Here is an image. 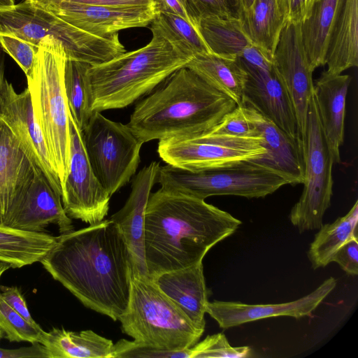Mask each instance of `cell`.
<instances>
[{
	"instance_id": "obj_25",
	"label": "cell",
	"mask_w": 358,
	"mask_h": 358,
	"mask_svg": "<svg viewBox=\"0 0 358 358\" xmlns=\"http://www.w3.org/2000/svg\"><path fill=\"white\" fill-rule=\"evenodd\" d=\"M213 88L232 99L237 106L243 99L247 72L240 59H231L212 52L199 54L186 65Z\"/></svg>"
},
{
	"instance_id": "obj_50",
	"label": "cell",
	"mask_w": 358,
	"mask_h": 358,
	"mask_svg": "<svg viewBox=\"0 0 358 358\" xmlns=\"http://www.w3.org/2000/svg\"><path fill=\"white\" fill-rule=\"evenodd\" d=\"M10 267L9 264L0 261V278L2 274Z\"/></svg>"
},
{
	"instance_id": "obj_44",
	"label": "cell",
	"mask_w": 358,
	"mask_h": 358,
	"mask_svg": "<svg viewBox=\"0 0 358 358\" xmlns=\"http://www.w3.org/2000/svg\"><path fill=\"white\" fill-rule=\"evenodd\" d=\"M31 2L64 1L77 4L95 6H145L154 5V0H29Z\"/></svg>"
},
{
	"instance_id": "obj_9",
	"label": "cell",
	"mask_w": 358,
	"mask_h": 358,
	"mask_svg": "<svg viewBox=\"0 0 358 358\" xmlns=\"http://www.w3.org/2000/svg\"><path fill=\"white\" fill-rule=\"evenodd\" d=\"M82 131L92 171L111 196L135 175L143 143L127 124L110 120L97 111Z\"/></svg>"
},
{
	"instance_id": "obj_23",
	"label": "cell",
	"mask_w": 358,
	"mask_h": 358,
	"mask_svg": "<svg viewBox=\"0 0 358 358\" xmlns=\"http://www.w3.org/2000/svg\"><path fill=\"white\" fill-rule=\"evenodd\" d=\"M36 167L18 140L0 119V205L1 215L27 190Z\"/></svg>"
},
{
	"instance_id": "obj_48",
	"label": "cell",
	"mask_w": 358,
	"mask_h": 358,
	"mask_svg": "<svg viewBox=\"0 0 358 358\" xmlns=\"http://www.w3.org/2000/svg\"><path fill=\"white\" fill-rule=\"evenodd\" d=\"M15 0H0V10L6 9L14 6Z\"/></svg>"
},
{
	"instance_id": "obj_26",
	"label": "cell",
	"mask_w": 358,
	"mask_h": 358,
	"mask_svg": "<svg viewBox=\"0 0 358 358\" xmlns=\"http://www.w3.org/2000/svg\"><path fill=\"white\" fill-rule=\"evenodd\" d=\"M41 344L48 350L49 358H113V341L92 330L66 331L53 328L43 331Z\"/></svg>"
},
{
	"instance_id": "obj_49",
	"label": "cell",
	"mask_w": 358,
	"mask_h": 358,
	"mask_svg": "<svg viewBox=\"0 0 358 358\" xmlns=\"http://www.w3.org/2000/svg\"><path fill=\"white\" fill-rule=\"evenodd\" d=\"M255 0H241V11H245L250 9Z\"/></svg>"
},
{
	"instance_id": "obj_51",
	"label": "cell",
	"mask_w": 358,
	"mask_h": 358,
	"mask_svg": "<svg viewBox=\"0 0 358 358\" xmlns=\"http://www.w3.org/2000/svg\"><path fill=\"white\" fill-rule=\"evenodd\" d=\"M3 331L0 329V340L1 339V338L3 337Z\"/></svg>"
},
{
	"instance_id": "obj_42",
	"label": "cell",
	"mask_w": 358,
	"mask_h": 358,
	"mask_svg": "<svg viewBox=\"0 0 358 358\" xmlns=\"http://www.w3.org/2000/svg\"><path fill=\"white\" fill-rule=\"evenodd\" d=\"M1 295L4 301L31 324L39 327L31 316L26 301L17 287L0 286Z\"/></svg>"
},
{
	"instance_id": "obj_12",
	"label": "cell",
	"mask_w": 358,
	"mask_h": 358,
	"mask_svg": "<svg viewBox=\"0 0 358 358\" xmlns=\"http://www.w3.org/2000/svg\"><path fill=\"white\" fill-rule=\"evenodd\" d=\"M71 156L62 190V201L70 218L93 224L102 221L109 210L110 196L92 171L85 149L83 131L69 115Z\"/></svg>"
},
{
	"instance_id": "obj_34",
	"label": "cell",
	"mask_w": 358,
	"mask_h": 358,
	"mask_svg": "<svg viewBox=\"0 0 358 358\" xmlns=\"http://www.w3.org/2000/svg\"><path fill=\"white\" fill-rule=\"evenodd\" d=\"M0 329L10 342L40 343L43 330L31 324L13 309L0 293Z\"/></svg>"
},
{
	"instance_id": "obj_36",
	"label": "cell",
	"mask_w": 358,
	"mask_h": 358,
	"mask_svg": "<svg viewBox=\"0 0 358 358\" xmlns=\"http://www.w3.org/2000/svg\"><path fill=\"white\" fill-rule=\"evenodd\" d=\"M0 45L20 66L26 76L33 70L38 47L8 34H0Z\"/></svg>"
},
{
	"instance_id": "obj_22",
	"label": "cell",
	"mask_w": 358,
	"mask_h": 358,
	"mask_svg": "<svg viewBox=\"0 0 358 358\" xmlns=\"http://www.w3.org/2000/svg\"><path fill=\"white\" fill-rule=\"evenodd\" d=\"M152 279L198 328L205 329L204 315L209 291L206 285L202 262L164 272Z\"/></svg>"
},
{
	"instance_id": "obj_33",
	"label": "cell",
	"mask_w": 358,
	"mask_h": 358,
	"mask_svg": "<svg viewBox=\"0 0 358 358\" xmlns=\"http://www.w3.org/2000/svg\"><path fill=\"white\" fill-rule=\"evenodd\" d=\"M150 25L151 31H157L191 59L199 54L210 52L197 28L180 16L159 13Z\"/></svg>"
},
{
	"instance_id": "obj_27",
	"label": "cell",
	"mask_w": 358,
	"mask_h": 358,
	"mask_svg": "<svg viewBox=\"0 0 358 358\" xmlns=\"http://www.w3.org/2000/svg\"><path fill=\"white\" fill-rule=\"evenodd\" d=\"M244 35L254 45L273 57L285 20L275 0H255L238 19Z\"/></svg>"
},
{
	"instance_id": "obj_14",
	"label": "cell",
	"mask_w": 358,
	"mask_h": 358,
	"mask_svg": "<svg viewBox=\"0 0 358 358\" xmlns=\"http://www.w3.org/2000/svg\"><path fill=\"white\" fill-rule=\"evenodd\" d=\"M273 67L290 97L303 143L314 83L313 71L303 46L301 24H286L283 27L273 54Z\"/></svg>"
},
{
	"instance_id": "obj_4",
	"label": "cell",
	"mask_w": 358,
	"mask_h": 358,
	"mask_svg": "<svg viewBox=\"0 0 358 358\" xmlns=\"http://www.w3.org/2000/svg\"><path fill=\"white\" fill-rule=\"evenodd\" d=\"M145 47L90 66L92 112L129 106L191 60L157 31Z\"/></svg>"
},
{
	"instance_id": "obj_39",
	"label": "cell",
	"mask_w": 358,
	"mask_h": 358,
	"mask_svg": "<svg viewBox=\"0 0 358 358\" xmlns=\"http://www.w3.org/2000/svg\"><path fill=\"white\" fill-rule=\"evenodd\" d=\"M319 0H275L286 24H301L310 15L313 6Z\"/></svg>"
},
{
	"instance_id": "obj_1",
	"label": "cell",
	"mask_w": 358,
	"mask_h": 358,
	"mask_svg": "<svg viewBox=\"0 0 358 358\" xmlns=\"http://www.w3.org/2000/svg\"><path fill=\"white\" fill-rule=\"evenodd\" d=\"M40 262L85 306L114 321L126 310L132 275L131 257L110 219L57 236Z\"/></svg>"
},
{
	"instance_id": "obj_40",
	"label": "cell",
	"mask_w": 358,
	"mask_h": 358,
	"mask_svg": "<svg viewBox=\"0 0 358 358\" xmlns=\"http://www.w3.org/2000/svg\"><path fill=\"white\" fill-rule=\"evenodd\" d=\"M184 2L191 22L196 28L205 18H227L215 0H184Z\"/></svg>"
},
{
	"instance_id": "obj_41",
	"label": "cell",
	"mask_w": 358,
	"mask_h": 358,
	"mask_svg": "<svg viewBox=\"0 0 358 358\" xmlns=\"http://www.w3.org/2000/svg\"><path fill=\"white\" fill-rule=\"evenodd\" d=\"M332 262L337 263L349 275L358 274V238L354 237L341 246Z\"/></svg>"
},
{
	"instance_id": "obj_7",
	"label": "cell",
	"mask_w": 358,
	"mask_h": 358,
	"mask_svg": "<svg viewBox=\"0 0 358 358\" xmlns=\"http://www.w3.org/2000/svg\"><path fill=\"white\" fill-rule=\"evenodd\" d=\"M0 34L20 38L33 45L52 38L64 49L66 59L99 64L125 52L118 33L101 36L62 20L28 0L0 10Z\"/></svg>"
},
{
	"instance_id": "obj_30",
	"label": "cell",
	"mask_w": 358,
	"mask_h": 358,
	"mask_svg": "<svg viewBox=\"0 0 358 358\" xmlns=\"http://www.w3.org/2000/svg\"><path fill=\"white\" fill-rule=\"evenodd\" d=\"M343 0H319L310 17L301 24L305 51L314 71L325 65V55L330 31Z\"/></svg>"
},
{
	"instance_id": "obj_2",
	"label": "cell",
	"mask_w": 358,
	"mask_h": 358,
	"mask_svg": "<svg viewBox=\"0 0 358 358\" xmlns=\"http://www.w3.org/2000/svg\"><path fill=\"white\" fill-rule=\"evenodd\" d=\"M241 224L205 200L160 188L150 194L145 213L148 276L152 278L202 262L208 250Z\"/></svg>"
},
{
	"instance_id": "obj_47",
	"label": "cell",
	"mask_w": 358,
	"mask_h": 358,
	"mask_svg": "<svg viewBox=\"0 0 358 358\" xmlns=\"http://www.w3.org/2000/svg\"><path fill=\"white\" fill-rule=\"evenodd\" d=\"M5 65H4V57L3 55V50L0 45V90L2 83L5 78Z\"/></svg>"
},
{
	"instance_id": "obj_46",
	"label": "cell",
	"mask_w": 358,
	"mask_h": 358,
	"mask_svg": "<svg viewBox=\"0 0 358 358\" xmlns=\"http://www.w3.org/2000/svg\"><path fill=\"white\" fill-rule=\"evenodd\" d=\"M227 18L238 20L241 13V0H215Z\"/></svg>"
},
{
	"instance_id": "obj_16",
	"label": "cell",
	"mask_w": 358,
	"mask_h": 358,
	"mask_svg": "<svg viewBox=\"0 0 358 358\" xmlns=\"http://www.w3.org/2000/svg\"><path fill=\"white\" fill-rule=\"evenodd\" d=\"M0 222L22 231L44 232L50 224H57L61 234L73 230L61 195L37 169L26 192L1 215Z\"/></svg>"
},
{
	"instance_id": "obj_45",
	"label": "cell",
	"mask_w": 358,
	"mask_h": 358,
	"mask_svg": "<svg viewBox=\"0 0 358 358\" xmlns=\"http://www.w3.org/2000/svg\"><path fill=\"white\" fill-rule=\"evenodd\" d=\"M154 3L157 13H164L176 15L192 23L187 13L184 0H154Z\"/></svg>"
},
{
	"instance_id": "obj_3",
	"label": "cell",
	"mask_w": 358,
	"mask_h": 358,
	"mask_svg": "<svg viewBox=\"0 0 358 358\" xmlns=\"http://www.w3.org/2000/svg\"><path fill=\"white\" fill-rule=\"evenodd\" d=\"M236 106L184 66L136 104L127 125L143 143L189 140L210 131Z\"/></svg>"
},
{
	"instance_id": "obj_35",
	"label": "cell",
	"mask_w": 358,
	"mask_h": 358,
	"mask_svg": "<svg viewBox=\"0 0 358 358\" xmlns=\"http://www.w3.org/2000/svg\"><path fill=\"white\" fill-rule=\"evenodd\" d=\"M190 349L191 358H243L251 354L248 346H231L222 333L208 335Z\"/></svg>"
},
{
	"instance_id": "obj_8",
	"label": "cell",
	"mask_w": 358,
	"mask_h": 358,
	"mask_svg": "<svg viewBox=\"0 0 358 358\" xmlns=\"http://www.w3.org/2000/svg\"><path fill=\"white\" fill-rule=\"evenodd\" d=\"M157 182L164 190L203 200L220 195L262 198L292 185L279 171L255 160L199 171L167 164L160 166Z\"/></svg>"
},
{
	"instance_id": "obj_17",
	"label": "cell",
	"mask_w": 358,
	"mask_h": 358,
	"mask_svg": "<svg viewBox=\"0 0 358 358\" xmlns=\"http://www.w3.org/2000/svg\"><path fill=\"white\" fill-rule=\"evenodd\" d=\"M336 280L330 277L315 290L293 301L273 304H248L238 301L208 302L206 313L224 329L247 322L278 316H309L334 289Z\"/></svg>"
},
{
	"instance_id": "obj_5",
	"label": "cell",
	"mask_w": 358,
	"mask_h": 358,
	"mask_svg": "<svg viewBox=\"0 0 358 358\" xmlns=\"http://www.w3.org/2000/svg\"><path fill=\"white\" fill-rule=\"evenodd\" d=\"M66 55L52 38L41 41L31 73L26 76L35 118L45 140L62 190L69 169V109L64 91Z\"/></svg>"
},
{
	"instance_id": "obj_21",
	"label": "cell",
	"mask_w": 358,
	"mask_h": 358,
	"mask_svg": "<svg viewBox=\"0 0 358 358\" xmlns=\"http://www.w3.org/2000/svg\"><path fill=\"white\" fill-rule=\"evenodd\" d=\"M351 82L349 75L322 73L314 85V95L321 127L334 164L341 162L343 143L345 101Z\"/></svg>"
},
{
	"instance_id": "obj_32",
	"label": "cell",
	"mask_w": 358,
	"mask_h": 358,
	"mask_svg": "<svg viewBox=\"0 0 358 358\" xmlns=\"http://www.w3.org/2000/svg\"><path fill=\"white\" fill-rule=\"evenodd\" d=\"M90 64L66 59L64 68V91L70 114L83 131L93 112L89 82Z\"/></svg>"
},
{
	"instance_id": "obj_15",
	"label": "cell",
	"mask_w": 358,
	"mask_h": 358,
	"mask_svg": "<svg viewBox=\"0 0 358 358\" xmlns=\"http://www.w3.org/2000/svg\"><path fill=\"white\" fill-rule=\"evenodd\" d=\"M31 3L76 27L101 36L118 33L125 29L147 27L157 14L155 4L120 6L85 5L64 1H41Z\"/></svg>"
},
{
	"instance_id": "obj_13",
	"label": "cell",
	"mask_w": 358,
	"mask_h": 358,
	"mask_svg": "<svg viewBox=\"0 0 358 358\" xmlns=\"http://www.w3.org/2000/svg\"><path fill=\"white\" fill-rule=\"evenodd\" d=\"M0 119L14 134L22 149L62 196V187L45 140L35 118L29 89L17 93L5 78L0 90Z\"/></svg>"
},
{
	"instance_id": "obj_11",
	"label": "cell",
	"mask_w": 358,
	"mask_h": 358,
	"mask_svg": "<svg viewBox=\"0 0 358 358\" xmlns=\"http://www.w3.org/2000/svg\"><path fill=\"white\" fill-rule=\"evenodd\" d=\"M157 153L167 164L190 171L257 160L266 153L262 137L208 132L189 140L159 141Z\"/></svg>"
},
{
	"instance_id": "obj_52",
	"label": "cell",
	"mask_w": 358,
	"mask_h": 358,
	"mask_svg": "<svg viewBox=\"0 0 358 358\" xmlns=\"http://www.w3.org/2000/svg\"><path fill=\"white\" fill-rule=\"evenodd\" d=\"M1 205H0V221H1Z\"/></svg>"
},
{
	"instance_id": "obj_6",
	"label": "cell",
	"mask_w": 358,
	"mask_h": 358,
	"mask_svg": "<svg viewBox=\"0 0 358 358\" xmlns=\"http://www.w3.org/2000/svg\"><path fill=\"white\" fill-rule=\"evenodd\" d=\"M118 320L137 343L159 350L191 348L204 331L147 275H131L128 305Z\"/></svg>"
},
{
	"instance_id": "obj_18",
	"label": "cell",
	"mask_w": 358,
	"mask_h": 358,
	"mask_svg": "<svg viewBox=\"0 0 358 358\" xmlns=\"http://www.w3.org/2000/svg\"><path fill=\"white\" fill-rule=\"evenodd\" d=\"M160 165L152 162L133 177L131 191L124 206L110 220L118 228L129 250L132 275H147L145 259V213L147 203L157 182Z\"/></svg>"
},
{
	"instance_id": "obj_20",
	"label": "cell",
	"mask_w": 358,
	"mask_h": 358,
	"mask_svg": "<svg viewBox=\"0 0 358 358\" xmlns=\"http://www.w3.org/2000/svg\"><path fill=\"white\" fill-rule=\"evenodd\" d=\"M247 118L254 124L263 138L266 153L255 160L269 166L286 177L292 185L304 180V149L301 138L291 136L250 104L242 102Z\"/></svg>"
},
{
	"instance_id": "obj_28",
	"label": "cell",
	"mask_w": 358,
	"mask_h": 358,
	"mask_svg": "<svg viewBox=\"0 0 358 358\" xmlns=\"http://www.w3.org/2000/svg\"><path fill=\"white\" fill-rule=\"evenodd\" d=\"M56 239L45 232L22 231L0 222V261L14 268L40 262Z\"/></svg>"
},
{
	"instance_id": "obj_10",
	"label": "cell",
	"mask_w": 358,
	"mask_h": 358,
	"mask_svg": "<svg viewBox=\"0 0 358 358\" xmlns=\"http://www.w3.org/2000/svg\"><path fill=\"white\" fill-rule=\"evenodd\" d=\"M303 149V189L289 214L290 222L300 233L320 228L332 196L334 162L321 127L314 92L307 113Z\"/></svg>"
},
{
	"instance_id": "obj_31",
	"label": "cell",
	"mask_w": 358,
	"mask_h": 358,
	"mask_svg": "<svg viewBox=\"0 0 358 358\" xmlns=\"http://www.w3.org/2000/svg\"><path fill=\"white\" fill-rule=\"evenodd\" d=\"M357 222L358 201H356L345 215L320 227L308 251L313 269L332 262L338 249L350 238L357 237Z\"/></svg>"
},
{
	"instance_id": "obj_37",
	"label": "cell",
	"mask_w": 358,
	"mask_h": 358,
	"mask_svg": "<svg viewBox=\"0 0 358 358\" xmlns=\"http://www.w3.org/2000/svg\"><path fill=\"white\" fill-rule=\"evenodd\" d=\"M210 133L243 137H261L254 124L247 118L241 105L227 113Z\"/></svg>"
},
{
	"instance_id": "obj_24",
	"label": "cell",
	"mask_w": 358,
	"mask_h": 358,
	"mask_svg": "<svg viewBox=\"0 0 358 358\" xmlns=\"http://www.w3.org/2000/svg\"><path fill=\"white\" fill-rule=\"evenodd\" d=\"M325 64L331 74L358 66V0H343L329 33Z\"/></svg>"
},
{
	"instance_id": "obj_43",
	"label": "cell",
	"mask_w": 358,
	"mask_h": 358,
	"mask_svg": "<svg viewBox=\"0 0 358 358\" xmlns=\"http://www.w3.org/2000/svg\"><path fill=\"white\" fill-rule=\"evenodd\" d=\"M49 358L45 347L40 343H32L29 347L17 349H3L0 348V358Z\"/></svg>"
},
{
	"instance_id": "obj_19",
	"label": "cell",
	"mask_w": 358,
	"mask_h": 358,
	"mask_svg": "<svg viewBox=\"0 0 358 358\" xmlns=\"http://www.w3.org/2000/svg\"><path fill=\"white\" fill-rule=\"evenodd\" d=\"M240 60L247 72L242 102L255 107L291 136L301 138L290 97L274 67L263 69Z\"/></svg>"
},
{
	"instance_id": "obj_29",
	"label": "cell",
	"mask_w": 358,
	"mask_h": 358,
	"mask_svg": "<svg viewBox=\"0 0 358 358\" xmlns=\"http://www.w3.org/2000/svg\"><path fill=\"white\" fill-rule=\"evenodd\" d=\"M197 29L210 52L222 57L248 60L255 48L243 33L238 20L205 18Z\"/></svg>"
},
{
	"instance_id": "obj_38",
	"label": "cell",
	"mask_w": 358,
	"mask_h": 358,
	"mask_svg": "<svg viewBox=\"0 0 358 358\" xmlns=\"http://www.w3.org/2000/svg\"><path fill=\"white\" fill-rule=\"evenodd\" d=\"M120 357L191 358V350L189 348L178 351L159 350L144 347L134 341L122 339L114 344L113 358Z\"/></svg>"
}]
</instances>
